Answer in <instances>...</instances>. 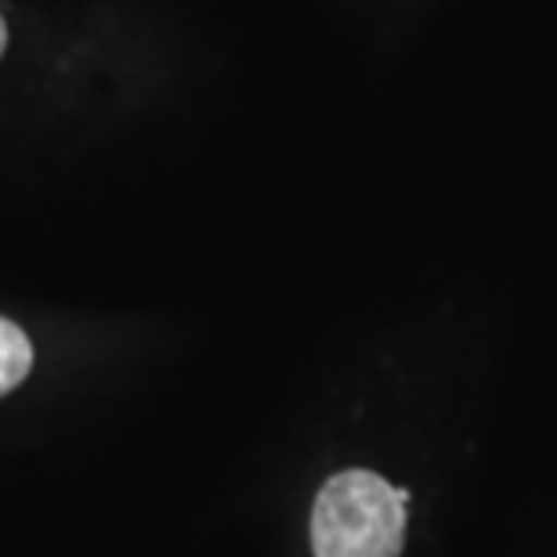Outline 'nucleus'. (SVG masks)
<instances>
[{
  "label": "nucleus",
  "mask_w": 557,
  "mask_h": 557,
  "mask_svg": "<svg viewBox=\"0 0 557 557\" xmlns=\"http://www.w3.org/2000/svg\"><path fill=\"white\" fill-rule=\"evenodd\" d=\"M4 44H8V29H4V18H0V54H4Z\"/></svg>",
  "instance_id": "obj_3"
},
{
  "label": "nucleus",
  "mask_w": 557,
  "mask_h": 557,
  "mask_svg": "<svg viewBox=\"0 0 557 557\" xmlns=\"http://www.w3.org/2000/svg\"><path fill=\"white\" fill-rule=\"evenodd\" d=\"M33 370V344L11 319H0V395L15 392Z\"/></svg>",
  "instance_id": "obj_2"
},
{
  "label": "nucleus",
  "mask_w": 557,
  "mask_h": 557,
  "mask_svg": "<svg viewBox=\"0 0 557 557\" xmlns=\"http://www.w3.org/2000/svg\"><path fill=\"white\" fill-rule=\"evenodd\" d=\"M406 488L373 471H341L319 488L311 507L315 557H398L406 543Z\"/></svg>",
  "instance_id": "obj_1"
}]
</instances>
